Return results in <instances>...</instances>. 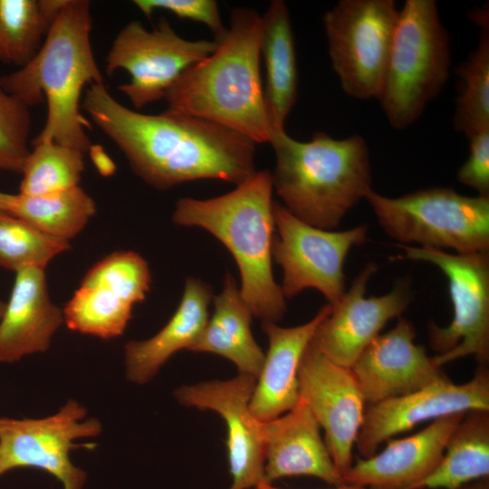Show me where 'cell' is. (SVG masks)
Wrapping results in <instances>:
<instances>
[{"mask_svg": "<svg viewBox=\"0 0 489 489\" xmlns=\"http://www.w3.org/2000/svg\"><path fill=\"white\" fill-rule=\"evenodd\" d=\"M83 109L133 172L154 188L199 179L237 186L257 171L255 143L213 121L168 110L156 115L136 111L120 103L104 83L86 89Z\"/></svg>", "mask_w": 489, "mask_h": 489, "instance_id": "obj_1", "label": "cell"}, {"mask_svg": "<svg viewBox=\"0 0 489 489\" xmlns=\"http://www.w3.org/2000/svg\"><path fill=\"white\" fill-rule=\"evenodd\" d=\"M92 17L87 0H67L36 55L0 76L1 87L24 105L47 103L43 128L31 145L54 142L84 153L91 148L80 113L83 88L104 83L94 58Z\"/></svg>", "mask_w": 489, "mask_h": 489, "instance_id": "obj_2", "label": "cell"}, {"mask_svg": "<svg viewBox=\"0 0 489 489\" xmlns=\"http://www.w3.org/2000/svg\"><path fill=\"white\" fill-rule=\"evenodd\" d=\"M262 16L231 10L230 26L213 53L184 72L168 90V110L207 120L256 143H269L260 73Z\"/></svg>", "mask_w": 489, "mask_h": 489, "instance_id": "obj_3", "label": "cell"}, {"mask_svg": "<svg viewBox=\"0 0 489 489\" xmlns=\"http://www.w3.org/2000/svg\"><path fill=\"white\" fill-rule=\"evenodd\" d=\"M273 191L272 172L256 171L222 196L179 198L172 220L178 225L201 227L217 238L236 263L240 294L252 315L262 322L276 323L284 315L286 302L272 268Z\"/></svg>", "mask_w": 489, "mask_h": 489, "instance_id": "obj_4", "label": "cell"}, {"mask_svg": "<svg viewBox=\"0 0 489 489\" xmlns=\"http://www.w3.org/2000/svg\"><path fill=\"white\" fill-rule=\"evenodd\" d=\"M275 155L273 188L298 219L335 230L372 189L368 145L360 135L338 139L317 131L307 141L285 129L272 131Z\"/></svg>", "mask_w": 489, "mask_h": 489, "instance_id": "obj_5", "label": "cell"}, {"mask_svg": "<svg viewBox=\"0 0 489 489\" xmlns=\"http://www.w3.org/2000/svg\"><path fill=\"white\" fill-rule=\"evenodd\" d=\"M451 40L435 0L399 9L379 100L391 128L415 123L450 77Z\"/></svg>", "mask_w": 489, "mask_h": 489, "instance_id": "obj_6", "label": "cell"}, {"mask_svg": "<svg viewBox=\"0 0 489 489\" xmlns=\"http://www.w3.org/2000/svg\"><path fill=\"white\" fill-rule=\"evenodd\" d=\"M365 200L384 232L402 244L452 249L460 254L489 251V197H466L451 187H433L398 197L371 189Z\"/></svg>", "mask_w": 489, "mask_h": 489, "instance_id": "obj_7", "label": "cell"}, {"mask_svg": "<svg viewBox=\"0 0 489 489\" xmlns=\"http://www.w3.org/2000/svg\"><path fill=\"white\" fill-rule=\"evenodd\" d=\"M398 13L393 0H340L325 12L329 57L347 95L378 99Z\"/></svg>", "mask_w": 489, "mask_h": 489, "instance_id": "obj_8", "label": "cell"}, {"mask_svg": "<svg viewBox=\"0 0 489 489\" xmlns=\"http://www.w3.org/2000/svg\"><path fill=\"white\" fill-rule=\"evenodd\" d=\"M397 259L426 262L446 275L453 304V319L445 327L428 325L429 344L445 364L474 356L480 364L489 360V254H452L444 250L398 244Z\"/></svg>", "mask_w": 489, "mask_h": 489, "instance_id": "obj_9", "label": "cell"}, {"mask_svg": "<svg viewBox=\"0 0 489 489\" xmlns=\"http://www.w3.org/2000/svg\"><path fill=\"white\" fill-rule=\"evenodd\" d=\"M275 231L273 261L283 270L281 289L291 299L306 289L319 291L328 304L346 292L343 266L350 251L368 240V227L360 225L336 231L312 226L273 201Z\"/></svg>", "mask_w": 489, "mask_h": 489, "instance_id": "obj_10", "label": "cell"}, {"mask_svg": "<svg viewBox=\"0 0 489 489\" xmlns=\"http://www.w3.org/2000/svg\"><path fill=\"white\" fill-rule=\"evenodd\" d=\"M215 40H187L179 36L161 17L152 30L139 21L127 24L116 35L107 53L106 72L126 71L130 81L118 87L139 110L165 98L168 90L188 68L217 47Z\"/></svg>", "mask_w": 489, "mask_h": 489, "instance_id": "obj_11", "label": "cell"}, {"mask_svg": "<svg viewBox=\"0 0 489 489\" xmlns=\"http://www.w3.org/2000/svg\"><path fill=\"white\" fill-rule=\"evenodd\" d=\"M86 413L83 406L70 399L44 418L0 417V476L15 468L34 467L54 476L62 489H82L86 472L72 464L70 452L82 446L91 449L95 445L73 441L101 432L99 420H83Z\"/></svg>", "mask_w": 489, "mask_h": 489, "instance_id": "obj_12", "label": "cell"}, {"mask_svg": "<svg viewBox=\"0 0 489 489\" xmlns=\"http://www.w3.org/2000/svg\"><path fill=\"white\" fill-rule=\"evenodd\" d=\"M300 398L321 428L342 476L353 464L352 450L363 423L366 401L351 369L325 357L311 342L300 362Z\"/></svg>", "mask_w": 489, "mask_h": 489, "instance_id": "obj_13", "label": "cell"}, {"mask_svg": "<svg viewBox=\"0 0 489 489\" xmlns=\"http://www.w3.org/2000/svg\"><path fill=\"white\" fill-rule=\"evenodd\" d=\"M378 270L364 266L350 287L318 326L311 343L334 363L350 369L362 351L392 319L398 318L412 300L411 281L402 279L387 293L366 297L367 285Z\"/></svg>", "mask_w": 489, "mask_h": 489, "instance_id": "obj_14", "label": "cell"}, {"mask_svg": "<svg viewBox=\"0 0 489 489\" xmlns=\"http://www.w3.org/2000/svg\"><path fill=\"white\" fill-rule=\"evenodd\" d=\"M474 410L489 411V373L482 364L466 383L455 384L447 379L368 405L355 447L362 458H367L384 442L424 421Z\"/></svg>", "mask_w": 489, "mask_h": 489, "instance_id": "obj_15", "label": "cell"}, {"mask_svg": "<svg viewBox=\"0 0 489 489\" xmlns=\"http://www.w3.org/2000/svg\"><path fill=\"white\" fill-rule=\"evenodd\" d=\"M256 379L246 374L227 380L183 385L174 395L181 405L216 412L227 430L229 489L254 488L264 483V422L252 414L249 403Z\"/></svg>", "mask_w": 489, "mask_h": 489, "instance_id": "obj_16", "label": "cell"}, {"mask_svg": "<svg viewBox=\"0 0 489 489\" xmlns=\"http://www.w3.org/2000/svg\"><path fill=\"white\" fill-rule=\"evenodd\" d=\"M411 321L398 318L394 328L378 335L350 368L366 403L407 395L447 379L426 348L414 342Z\"/></svg>", "mask_w": 489, "mask_h": 489, "instance_id": "obj_17", "label": "cell"}, {"mask_svg": "<svg viewBox=\"0 0 489 489\" xmlns=\"http://www.w3.org/2000/svg\"><path fill=\"white\" fill-rule=\"evenodd\" d=\"M465 415L446 416L416 434L388 440L380 453L356 459L343 475L345 484L365 489H412L436 469L449 436Z\"/></svg>", "mask_w": 489, "mask_h": 489, "instance_id": "obj_18", "label": "cell"}, {"mask_svg": "<svg viewBox=\"0 0 489 489\" xmlns=\"http://www.w3.org/2000/svg\"><path fill=\"white\" fill-rule=\"evenodd\" d=\"M264 482L309 475L340 487L342 475L335 465L321 427L312 411L300 398L297 405L268 422H264Z\"/></svg>", "mask_w": 489, "mask_h": 489, "instance_id": "obj_19", "label": "cell"}, {"mask_svg": "<svg viewBox=\"0 0 489 489\" xmlns=\"http://www.w3.org/2000/svg\"><path fill=\"white\" fill-rule=\"evenodd\" d=\"M330 312L331 305L327 303L311 321L295 327L262 322L269 348L249 403L252 414L259 421L275 419L299 402L301 360L318 326Z\"/></svg>", "mask_w": 489, "mask_h": 489, "instance_id": "obj_20", "label": "cell"}, {"mask_svg": "<svg viewBox=\"0 0 489 489\" xmlns=\"http://www.w3.org/2000/svg\"><path fill=\"white\" fill-rule=\"evenodd\" d=\"M45 269L15 272L12 292L0 319V362L45 351L64 322L63 312L50 299Z\"/></svg>", "mask_w": 489, "mask_h": 489, "instance_id": "obj_21", "label": "cell"}, {"mask_svg": "<svg viewBox=\"0 0 489 489\" xmlns=\"http://www.w3.org/2000/svg\"><path fill=\"white\" fill-rule=\"evenodd\" d=\"M212 299V288L206 283L187 278L181 301L168 323L153 337L125 345L127 379L145 384L172 355L181 350H189L209 319Z\"/></svg>", "mask_w": 489, "mask_h": 489, "instance_id": "obj_22", "label": "cell"}, {"mask_svg": "<svg viewBox=\"0 0 489 489\" xmlns=\"http://www.w3.org/2000/svg\"><path fill=\"white\" fill-rule=\"evenodd\" d=\"M252 317L234 276L226 273L221 292L214 297V312L189 350L224 357L235 365L239 374L256 379L265 354L253 336Z\"/></svg>", "mask_w": 489, "mask_h": 489, "instance_id": "obj_23", "label": "cell"}, {"mask_svg": "<svg viewBox=\"0 0 489 489\" xmlns=\"http://www.w3.org/2000/svg\"><path fill=\"white\" fill-rule=\"evenodd\" d=\"M261 56L266 85L265 111L272 131L284 123L297 100L298 70L290 13L283 0H273L262 16Z\"/></svg>", "mask_w": 489, "mask_h": 489, "instance_id": "obj_24", "label": "cell"}, {"mask_svg": "<svg viewBox=\"0 0 489 489\" xmlns=\"http://www.w3.org/2000/svg\"><path fill=\"white\" fill-rule=\"evenodd\" d=\"M489 476V411L465 413L436 469L412 489H459Z\"/></svg>", "mask_w": 489, "mask_h": 489, "instance_id": "obj_25", "label": "cell"}, {"mask_svg": "<svg viewBox=\"0 0 489 489\" xmlns=\"http://www.w3.org/2000/svg\"><path fill=\"white\" fill-rule=\"evenodd\" d=\"M67 0H0V63L22 68L38 53Z\"/></svg>", "mask_w": 489, "mask_h": 489, "instance_id": "obj_26", "label": "cell"}, {"mask_svg": "<svg viewBox=\"0 0 489 489\" xmlns=\"http://www.w3.org/2000/svg\"><path fill=\"white\" fill-rule=\"evenodd\" d=\"M10 213L55 238L69 242L96 213L94 200L80 186L45 195H12Z\"/></svg>", "mask_w": 489, "mask_h": 489, "instance_id": "obj_27", "label": "cell"}, {"mask_svg": "<svg viewBox=\"0 0 489 489\" xmlns=\"http://www.w3.org/2000/svg\"><path fill=\"white\" fill-rule=\"evenodd\" d=\"M480 26L476 47L455 68L459 91L453 117L454 129L467 139L489 130V16L479 9L471 15Z\"/></svg>", "mask_w": 489, "mask_h": 489, "instance_id": "obj_28", "label": "cell"}, {"mask_svg": "<svg viewBox=\"0 0 489 489\" xmlns=\"http://www.w3.org/2000/svg\"><path fill=\"white\" fill-rule=\"evenodd\" d=\"M133 306L107 287L81 283L62 312L70 330L108 340L124 332Z\"/></svg>", "mask_w": 489, "mask_h": 489, "instance_id": "obj_29", "label": "cell"}, {"mask_svg": "<svg viewBox=\"0 0 489 489\" xmlns=\"http://www.w3.org/2000/svg\"><path fill=\"white\" fill-rule=\"evenodd\" d=\"M84 152L54 142L33 145L21 171L20 194L37 196L79 186Z\"/></svg>", "mask_w": 489, "mask_h": 489, "instance_id": "obj_30", "label": "cell"}, {"mask_svg": "<svg viewBox=\"0 0 489 489\" xmlns=\"http://www.w3.org/2000/svg\"><path fill=\"white\" fill-rule=\"evenodd\" d=\"M70 243L51 236L28 222L0 211V267L17 272L26 267L45 269Z\"/></svg>", "mask_w": 489, "mask_h": 489, "instance_id": "obj_31", "label": "cell"}, {"mask_svg": "<svg viewBox=\"0 0 489 489\" xmlns=\"http://www.w3.org/2000/svg\"><path fill=\"white\" fill-rule=\"evenodd\" d=\"M81 283L102 285L135 305L145 300L151 273L147 261L133 251H117L100 260Z\"/></svg>", "mask_w": 489, "mask_h": 489, "instance_id": "obj_32", "label": "cell"}, {"mask_svg": "<svg viewBox=\"0 0 489 489\" xmlns=\"http://www.w3.org/2000/svg\"><path fill=\"white\" fill-rule=\"evenodd\" d=\"M29 108L0 85V171L21 173L30 152Z\"/></svg>", "mask_w": 489, "mask_h": 489, "instance_id": "obj_33", "label": "cell"}, {"mask_svg": "<svg viewBox=\"0 0 489 489\" xmlns=\"http://www.w3.org/2000/svg\"><path fill=\"white\" fill-rule=\"evenodd\" d=\"M134 5L147 17L155 11H168L182 19L205 24L212 32L214 40L219 42L226 34L218 8L214 0H135Z\"/></svg>", "mask_w": 489, "mask_h": 489, "instance_id": "obj_34", "label": "cell"}, {"mask_svg": "<svg viewBox=\"0 0 489 489\" xmlns=\"http://www.w3.org/2000/svg\"><path fill=\"white\" fill-rule=\"evenodd\" d=\"M467 159L457 170V180L480 197H489V130L468 138Z\"/></svg>", "mask_w": 489, "mask_h": 489, "instance_id": "obj_35", "label": "cell"}, {"mask_svg": "<svg viewBox=\"0 0 489 489\" xmlns=\"http://www.w3.org/2000/svg\"><path fill=\"white\" fill-rule=\"evenodd\" d=\"M93 163L98 171L103 176H110L115 171V165L108 155L100 147L90 149Z\"/></svg>", "mask_w": 489, "mask_h": 489, "instance_id": "obj_36", "label": "cell"}, {"mask_svg": "<svg viewBox=\"0 0 489 489\" xmlns=\"http://www.w3.org/2000/svg\"><path fill=\"white\" fill-rule=\"evenodd\" d=\"M459 489H489V479L484 478L469 483Z\"/></svg>", "mask_w": 489, "mask_h": 489, "instance_id": "obj_37", "label": "cell"}, {"mask_svg": "<svg viewBox=\"0 0 489 489\" xmlns=\"http://www.w3.org/2000/svg\"><path fill=\"white\" fill-rule=\"evenodd\" d=\"M254 489H280V488L274 487L273 485H272V484H267L264 482L256 485ZM333 489H365V488L345 484L340 487H334Z\"/></svg>", "mask_w": 489, "mask_h": 489, "instance_id": "obj_38", "label": "cell"}, {"mask_svg": "<svg viewBox=\"0 0 489 489\" xmlns=\"http://www.w3.org/2000/svg\"><path fill=\"white\" fill-rule=\"evenodd\" d=\"M11 197L12 194H7L0 191V211H7Z\"/></svg>", "mask_w": 489, "mask_h": 489, "instance_id": "obj_39", "label": "cell"}, {"mask_svg": "<svg viewBox=\"0 0 489 489\" xmlns=\"http://www.w3.org/2000/svg\"><path fill=\"white\" fill-rule=\"evenodd\" d=\"M5 302H2L0 300V319L2 318L3 316V313L5 312Z\"/></svg>", "mask_w": 489, "mask_h": 489, "instance_id": "obj_40", "label": "cell"}]
</instances>
